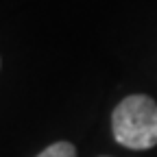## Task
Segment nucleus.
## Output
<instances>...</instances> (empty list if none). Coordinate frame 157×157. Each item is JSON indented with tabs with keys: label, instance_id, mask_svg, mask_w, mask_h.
I'll use <instances>...</instances> for the list:
<instances>
[{
	"label": "nucleus",
	"instance_id": "f257e3e1",
	"mask_svg": "<svg viewBox=\"0 0 157 157\" xmlns=\"http://www.w3.org/2000/svg\"><path fill=\"white\" fill-rule=\"evenodd\" d=\"M111 131L116 142L131 151L157 146V103L144 94L122 98L111 113Z\"/></svg>",
	"mask_w": 157,
	"mask_h": 157
},
{
	"label": "nucleus",
	"instance_id": "f03ea898",
	"mask_svg": "<svg viewBox=\"0 0 157 157\" xmlns=\"http://www.w3.org/2000/svg\"><path fill=\"white\" fill-rule=\"evenodd\" d=\"M37 157H76V148L70 142H55L48 148H44Z\"/></svg>",
	"mask_w": 157,
	"mask_h": 157
}]
</instances>
